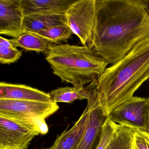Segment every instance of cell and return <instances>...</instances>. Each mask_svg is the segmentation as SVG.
Returning a JSON list of instances; mask_svg holds the SVG:
<instances>
[{
  "mask_svg": "<svg viewBox=\"0 0 149 149\" xmlns=\"http://www.w3.org/2000/svg\"><path fill=\"white\" fill-rule=\"evenodd\" d=\"M149 38V17L140 0H96L95 26L87 47L108 64Z\"/></svg>",
  "mask_w": 149,
  "mask_h": 149,
  "instance_id": "6da1fadb",
  "label": "cell"
},
{
  "mask_svg": "<svg viewBox=\"0 0 149 149\" xmlns=\"http://www.w3.org/2000/svg\"><path fill=\"white\" fill-rule=\"evenodd\" d=\"M149 79V38L136 45L126 56L105 69L88 85L105 115L133 96Z\"/></svg>",
  "mask_w": 149,
  "mask_h": 149,
  "instance_id": "7a4b0ae2",
  "label": "cell"
},
{
  "mask_svg": "<svg viewBox=\"0 0 149 149\" xmlns=\"http://www.w3.org/2000/svg\"><path fill=\"white\" fill-rule=\"evenodd\" d=\"M45 59L62 83L84 87L96 81L108 63L87 46L49 43Z\"/></svg>",
  "mask_w": 149,
  "mask_h": 149,
  "instance_id": "3957f363",
  "label": "cell"
},
{
  "mask_svg": "<svg viewBox=\"0 0 149 149\" xmlns=\"http://www.w3.org/2000/svg\"><path fill=\"white\" fill-rule=\"evenodd\" d=\"M59 109L57 103L0 99V116L23 125L37 136L47 134L46 119Z\"/></svg>",
  "mask_w": 149,
  "mask_h": 149,
  "instance_id": "277c9868",
  "label": "cell"
},
{
  "mask_svg": "<svg viewBox=\"0 0 149 149\" xmlns=\"http://www.w3.org/2000/svg\"><path fill=\"white\" fill-rule=\"evenodd\" d=\"M108 117L119 125L149 131V98L133 96L115 108Z\"/></svg>",
  "mask_w": 149,
  "mask_h": 149,
  "instance_id": "5b68a950",
  "label": "cell"
},
{
  "mask_svg": "<svg viewBox=\"0 0 149 149\" xmlns=\"http://www.w3.org/2000/svg\"><path fill=\"white\" fill-rule=\"evenodd\" d=\"M95 13L96 0H77L66 13L69 26L83 46L92 37Z\"/></svg>",
  "mask_w": 149,
  "mask_h": 149,
  "instance_id": "8992f818",
  "label": "cell"
},
{
  "mask_svg": "<svg viewBox=\"0 0 149 149\" xmlns=\"http://www.w3.org/2000/svg\"><path fill=\"white\" fill-rule=\"evenodd\" d=\"M88 100V116L86 128L75 149H97L102 136L103 126L108 116L104 112L95 94L89 90Z\"/></svg>",
  "mask_w": 149,
  "mask_h": 149,
  "instance_id": "52a82bcc",
  "label": "cell"
},
{
  "mask_svg": "<svg viewBox=\"0 0 149 149\" xmlns=\"http://www.w3.org/2000/svg\"><path fill=\"white\" fill-rule=\"evenodd\" d=\"M36 136L25 125L0 116V149H28Z\"/></svg>",
  "mask_w": 149,
  "mask_h": 149,
  "instance_id": "ba28073f",
  "label": "cell"
},
{
  "mask_svg": "<svg viewBox=\"0 0 149 149\" xmlns=\"http://www.w3.org/2000/svg\"><path fill=\"white\" fill-rule=\"evenodd\" d=\"M21 0H0V34L17 39L24 33Z\"/></svg>",
  "mask_w": 149,
  "mask_h": 149,
  "instance_id": "9c48e42d",
  "label": "cell"
},
{
  "mask_svg": "<svg viewBox=\"0 0 149 149\" xmlns=\"http://www.w3.org/2000/svg\"><path fill=\"white\" fill-rule=\"evenodd\" d=\"M0 99L45 102H53L49 93L25 84L6 82L0 83Z\"/></svg>",
  "mask_w": 149,
  "mask_h": 149,
  "instance_id": "30bf717a",
  "label": "cell"
},
{
  "mask_svg": "<svg viewBox=\"0 0 149 149\" xmlns=\"http://www.w3.org/2000/svg\"><path fill=\"white\" fill-rule=\"evenodd\" d=\"M77 0H21L24 15L66 14Z\"/></svg>",
  "mask_w": 149,
  "mask_h": 149,
  "instance_id": "8fae6325",
  "label": "cell"
},
{
  "mask_svg": "<svg viewBox=\"0 0 149 149\" xmlns=\"http://www.w3.org/2000/svg\"><path fill=\"white\" fill-rule=\"evenodd\" d=\"M88 116V108L87 106L80 118L70 130L67 129L57 136L52 146L42 149H75L86 128Z\"/></svg>",
  "mask_w": 149,
  "mask_h": 149,
  "instance_id": "7c38bea8",
  "label": "cell"
},
{
  "mask_svg": "<svg viewBox=\"0 0 149 149\" xmlns=\"http://www.w3.org/2000/svg\"><path fill=\"white\" fill-rule=\"evenodd\" d=\"M66 14L26 15L24 16L23 21L24 33H35L55 26L68 24Z\"/></svg>",
  "mask_w": 149,
  "mask_h": 149,
  "instance_id": "4fadbf2b",
  "label": "cell"
},
{
  "mask_svg": "<svg viewBox=\"0 0 149 149\" xmlns=\"http://www.w3.org/2000/svg\"><path fill=\"white\" fill-rule=\"evenodd\" d=\"M52 100L56 103H70L77 100L90 98L91 93L88 87H61L52 90L49 93Z\"/></svg>",
  "mask_w": 149,
  "mask_h": 149,
  "instance_id": "5bb4252c",
  "label": "cell"
},
{
  "mask_svg": "<svg viewBox=\"0 0 149 149\" xmlns=\"http://www.w3.org/2000/svg\"><path fill=\"white\" fill-rule=\"evenodd\" d=\"M15 47H21L26 51H35L38 54L47 51L49 42L42 37L29 32H24L17 39L10 40Z\"/></svg>",
  "mask_w": 149,
  "mask_h": 149,
  "instance_id": "9a60e30c",
  "label": "cell"
},
{
  "mask_svg": "<svg viewBox=\"0 0 149 149\" xmlns=\"http://www.w3.org/2000/svg\"><path fill=\"white\" fill-rule=\"evenodd\" d=\"M47 40L49 43L60 45L66 42L74 34L68 24H62L52 27L48 29L33 33Z\"/></svg>",
  "mask_w": 149,
  "mask_h": 149,
  "instance_id": "2e32d148",
  "label": "cell"
},
{
  "mask_svg": "<svg viewBox=\"0 0 149 149\" xmlns=\"http://www.w3.org/2000/svg\"><path fill=\"white\" fill-rule=\"evenodd\" d=\"M134 129L118 124L116 131L107 149H133Z\"/></svg>",
  "mask_w": 149,
  "mask_h": 149,
  "instance_id": "e0dca14e",
  "label": "cell"
},
{
  "mask_svg": "<svg viewBox=\"0 0 149 149\" xmlns=\"http://www.w3.org/2000/svg\"><path fill=\"white\" fill-rule=\"evenodd\" d=\"M118 124L107 118L103 126L102 136L97 149H107L113 139L116 131Z\"/></svg>",
  "mask_w": 149,
  "mask_h": 149,
  "instance_id": "ac0fdd59",
  "label": "cell"
},
{
  "mask_svg": "<svg viewBox=\"0 0 149 149\" xmlns=\"http://www.w3.org/2000/svg\"><path fill=\"white\" fill-rule=\"evenodd\" d=\"M22 56V51L13 45L0 46V63L10 64L16 62Z\"/></svg>",
  "mask_w": 149,
  "mask_h": 149,
  "instance_id": "d6986e66",
  "label": "cell"
},
{
  "mask_svg": "<svg viewBox=\"0 0 149 149\" xmlns=\"http://www.w3.org/2000/svg\"><path fill=\"white\" fill-rule=\"evenodd\" d=\"M133 146L136 149H149V132L134 129Z\"/></svg>",
  "mask_w": 149,
  "mask_h": 149,
  "instance_id": "ffe728a7",
  "label": "cell"
},
{
  "mask_svg": "<svg viewBox=\"0 0 149 149\" xmlns=\"http://www.w3.org/2000/svg\"><path fill=\"white\" fill-rule=\"evenodd\" d=\"M140 1L149 17V0H140Z\"/></svg>",
  "mask_w": 149,
  "mask_h": 149,
  "instance_id": "44dd1931",
  "label": "cell"
},
{
  "mask_svg": "<svg viewBox=\"0 0 149 149\" xmlns=\"http://www.w3.org/2000/svg\"><path fill=\"white\" fill-rule=\"evenodd\" d=\"M133 149H136V148H135V147H134V146H133Z\"/></svg>",
  "mask_w": 149,
  "mask_h": 149,
  "instance_id": "7402d4cb",
  "label": "cell"
},
{
  "mask_svg": "<svg viewBox=\"0 0 149 149\" xmlns=\"http://www.w3.org/2000/svg\"></svg>",
  "mask_w": 149,
  "mask_h": 149,
  "instance_id": "603a6c76",
  "label": "cell"
}]
</instances>
